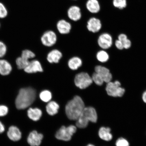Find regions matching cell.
I'll use <instances>...</instances> for the list:
<instances>
[{"label":"cell","instance_id":"6da1fadb","mask_svg":"<svg viewBox=\"0 0 146 146\" xmlns=\"http://www.w3.org/2000/svg\"><path fill=\"white\" fill-rule=\"evenodd\" d=\"M36 97V91L32 88L20 89L15 100L16 107L18 110L27 108L33 103Z\"/></svg>","mask_w":146,"mask_h":146},{"label":"cell","instance_id":"7a4b0ae2","mask_svg":"<svg viewBox=\"0 0 146 146\" xmlns=\"http://www.w3.org/2000/svg\"><path fill=\"white\" fill-rule=\"evenodd\" d=\"M83 100L78 96H76L69 101L65 107L66 115L69 119L77 120L85 108Z\"/></svg>","mask_w":146,"mask_h":146},{"label":"cell","instance_id":"3957f363","mask_svg":"<svg viewBox=\"0 0 146 146\" xmlns=\"http://www.w3.org/2000/svg\"><path fill=\"white\" fill-rule=\"evenodd\" d=\"M97 119L96 110L92 107H85L76 120V126L81 129L85 128L87 126L89 121L95 123Z\"/></svg>","mask_w":146,"mask_h":146},{"label":"cell","instance_id":"277c9868","mask_svg":"<svg viewBox=\"0 0 146 146\" xmlns=\"http://www.w3.org/2000/svg\"><path fill=\"white\" fill-rule=\"evenodd\" d=\"M76 130V128L74 125H70L67 127L63 126L56 132V137L60 140L69 141L71 139Z\"/></svg>","mask_w":146,"mask_h":146},{"label":"cell","instance_id":"5b68a950","mask_svg":"<svg viewBox=\"0 0 146 146\" xmlns=\"http://www.w3.org/2000/svg\"><path fill=\"white\" fill-rule=\"evenodd\" d=\"M106 90L109 96L114 97H121L125 92V89L121 87V84L118 81L107 83Z\"/></svg>","mask_w":146,"mask_h":146},{"label":"cell","instance_id":"8992f818","mask_svg":"<svg viewBox=\"0 0 146 146\" xmlns=\"http://www.w3.org/2000/svg\"><path fill=\"white\" fill-rule=\"evenodd\" d=\"M92 78L87 73L82 72L76 75L74 78L75 84L81 89H85L92 83Z\"/></svg>","mask_w":146,"mask_h":146},{"label":"cell","instance_id":"52a82bcc","mask_svg":"<svg viewBox=\"0 0 146 146\" xmlns=\"http://www.w3.org/2000/svg\"><path fill=\"white\" fill-rule=\"evenodd\" d=\"M56 39V36L55 33L50 31L45 32L43 34L42 36L41 40L44 45L50 47L55 44Z\"/></svg>","mask_w":146,"mask_h":146},{"label":"cell","instance_id":"ba28073f","mask_svg":"<svg viewBox=\"0 0 146 146\" xmlns=\"http://www.w3.org/2000/svg\"><path fill=\"white\" fill-rule=\"evenodd\" d=\"M43 137L42 134L34 131L29 134L27 138V142L31 146H39L40 145Z\"/></svg>","mask_w":146,"mask_h":146},{"label":"cell","instance_id":"9c48e42d","mask_svg":"<svg viewBox=\"0 0 146 146\" xmlns=\"http://www.w3.org/2000/svg\"><path fill=\"white\" fill-rule=\"evenodd\" d=\"M67 14L69 19L72 21H78L81 19L82 17L81 9L79 7L76 5H72L67 10Z\"/></svg>","mask_w":146,"mask_h":146},{"label":"cell","instance_id":"30bf717a","mask_svg":"<svg viewBox=\"0 0 146 146\" xmlns=\"http://www.w3.org/2000/svg\"><path fill=\"white\" fill-rule=\"evenodd\" d=\"M24 70L25 72L28 74L43 72L41 64L39 61L36 60L30 61L28 65L24 69Z\"/></svg>","mask_w":146,"mask_h":146},{"label":"cell","instance_id":"8fae6325","mask_svg":"<svg viewBox=\"0 0 146 146\" xmlns=\"http://www.w3.org/2000/svg\"><path fill=\"white\" fill-rule=\"evenodd\" d=\"M96 72L98 73L101 76L104 82L108 83L112 79V74L109 69L101 66H97L95 68Z\"/></svg>","mask_w":146,"mask_h":146},{"label":"cell","instance_id":"7c38bea8","mask_svg":"<svg viewBox=\"0 0 146 146\" xmlns=\"http://www.w3.org/2000/svg\"><path fill=\"white\" fill-rule=\"evenodd\" d=\"M98 42V45L102 48L104 49H108L112 45V38L108 34H103L99 36Z\"/></svg>","mask_w":146,"mask_h":146},{"label":"cell","instance_id":"4fadbf2b","mask_svg":"<svg viewBox=\"0 0 146 146\" xmlns=\"http://www.w3.org/2000/svg\"><path fill=\"white\" fill-rule=\"evenodd\" d=\"M102 27V23L99 19L95 17L91 18L87 22V28L89 31L97 32Z\"/></svg>","mask_w":146,"mask_h":146},{"label":"cell","instance_id":"5bb4252c","mask_svg":"<svg viewBox=\"0 0 146 146\" xmlns=\"http://www.w3.org/2000/svg\"><path fill=\"white\" fill-rule=\"evenodd\" d=\"M7 136L12 141H16L21 139V133L18 128L14 126H12L9 127L7 132Z\"/></svg>","mask_w":146,"mask_h":146},{"label":"cell","instance_id":"9a60e30c","mask_svg":"<svg viewBox=\"0 0 146 146\" xmlns=\"http://www.w3.org/2000/svg\"><path fill=\"white\" fill-rule=\"evenodd\" d=\"M12 67L7 60L0 59V74L3 76L8 75L11 72Z\"/></svg>","mask_w":146,"mask_h":146},{"label":"cell","instance_id":"2e32d148","mask_svg":"<svg viewBox=\"0 0 146 146\" xmlns=\"http://www.w3.org/2000/svg\"><path fill=\"white\" fill-rule=\"evenodd\" d=\"M56 26L58 31L62 34L69 33L72 28L70 24L64 19L58 21Z\"/></svg>","mask_w":146,"mask_h":146},{"label":"cell","instance_id":"e0dca14e","mask_svg":"<svg viewBox=\"0 0 146 146\" xmlns=\"http://www.w3.org/2000/svg\"><path fill=\"white\" fill-rule=\"evenodd\" d=\"M87 10L91 13H97L100 10V5L98 0H88L86 3Z\"/></svg>","mask_w":146,"mask_h":146},{"label":"cell","instance_id":"ac0fdd59","mask_svg":"<svg viewBox=\"0 0 146 146\" xmlns=\"http://www.w3.org/2000/svg\"><path fill=\"white\" fill-rule=\"evenodd\" d=\"M62 56L61 52L59 50H54L51 51L47 56V60L49 62L57 63Z\"/></svg>","mask_w":146,"mask_h":146},{"label":"cell","instance_id":"d6986e66","mask_svg":"<svg viewBox=\"0 0 146 146\" xmlns=\"http://www.w3.org/2000/svg\"><path fill=\"white\" fill-rule=\"evenodd\" d=\"M98 135L102 140L109 141L112 139V135L111 133V129L109 127H102L100 129Z\"/></svg>","mask_w":146,"mask_h":146},{"label":"cell","instance_id":"ffe728a7","mask_svg":"<svg viewBox=\"0 0 146 146\" xmlns=\"http://www.w3.org/2000/svg\"><path fill=\"white\" fill-rule=\"evenodd\" d=\"M27 115L30 119L34 121H37L41 117L42 112L39 109L30 108L27 111Z\"/></svg>","mask_w":146,"mask_h":146},{"label":"cell","instance_id":"44dd1931","mask_svg":"<svg viewBox=\"0 0 146 146\" xmlns=\"http://www.w3.org/2000/svg\"><path fill=\"white\" fill-rule=\"evenodd\" d=\"M59 106L56 102L52 101L49 102L46 106V110L48 114L51 116L57 113Z\"/></svg>","mask_w":146,"mask_h":146},{"label":"cell","instance_id":"7402d4cb","mask_svg":"<svg viewBox=\"0 0 146 146\" xmlns=\"http://www.w3.org/2000/svg\"><path fill=\"white\" fill-rule=\"evenodd\" d=\"M82 65V61L78 57H73L69 60L68 62L69 68L72 70H76Z\"/></svg>","mask_w":146,"mask_h":146},{"label":"cell","instance_id":"603a6c76","mask_svg":"<svg viewBox=\"0 0 146 146\" xmlns=\"http://www.w3.org/2000/svg\"><path fill=\"white\" fill-rule=\"evenodd\" d=\"M30 61L21 56L18 57L16 60V63L17 68L19 69H23L29 64Z\"/></svg>","mask_w":146,"mask_h":146},{"label":"cell","instance_id":"cb8c5ba5","mask_svg":"<svg viewBox=\"0 0 146 146\" xmlns=\"http://www.w3.org/2000/svg\"><path fill=\"white\" fill-rule=\"evenodd\" d=\"M118 40L121 41L123 44L124 48L128 49L130 48L131 45V42L127 39V37L125 35L121 34L118 36Z\"/></svg>","mask_w":146,"mask_h":146},{"label":"cell","instance_id":"d4e9b609","mask_svg":"<svg viewBox=\"0 0 146 146\" xmlns=\"http://www.w3.org/2000/svg\"><path fill=\"white\" fill-rule=\"evenodd\" d=\"M40 98L42 101L45 102H48L52 99V94L50 91L44 90L42 91L40 94Z\"/></svg>","mask_w":146,"mask_h":146},{"label":"cell","instance_id":"484cf974","mask_svg":"<svg viewBox=\"0 0 146 146\" xmlns=\"http://www.w3.org/2000/svg\"><path fill=\"white\" fill-rule=\"evenodd\" d=\"M96 57L98 60L101 62H106L109 59V56L107 52L104 51H100L97 54Z\"/></svg>","mask_w":146,"mask_h":146},{"label":"cell","instance_id":"4316f807","mask_svg":"<svg viewBox=\"0 0 146 146\" xmlns=\"http://www.w3.org/2000/svg\"><path fill=\"white\" fill-rule=\"evenodd\" d=\"M113 4L116 8L121 10L127 7V0H113Z\"/></svg>","mask_w":146,"mask_h":146},{"label":"cell","instance_id":"83f0119b","mask_svg":"<svg viewBox=\"0 0 146 146\" xmlns=\"http://www.w3.org/2000/svg\"><path fill=\"white\" fill-rule=\"evenodd\" d=\"M92 79L96 85L98 86H101L103 84L104 82L103 78L100 75L96 72H95L93 74Z\"/></svg>","mask_w":146,"mask_h":146},{"label":"cell","instance_id":"f1b7e54d","mask_svg":"<svg viewBox=\"0 0 146 146\" xmlns=\"http://www.w3.org/2000/svg\"><path fill=\"white\" fill-rule=\"evenodd\" d=\"M35 54L32 51L29 50H25L22 52L21 56L22 57L29 60L34 58L35 56Z\"/></svg>","mask_w":146,"mask_h":146},{"label":"cell","instance_id":"f546056e","mask_svg":"<svg viewBox=\"0 0 146 146\" xmlns=\"http://www.w3.org/2000/svg\"><path fill=\"white\" fill-rule=\"evenodd\" d=\"M7 9L3 3H0V18H5L8 15Z\"/></svg>","mask_w":146,"mask_h":146},{"label":"cell","instance_id":"4dcf8cb0","mask_svg":"<svg viewBox=\"0 0 146 146\" xmlns=\"http://www.w3.org/2000/svg\"><path fill=\"white\" fill-rule=\"evenodd\" d=\"M7 47L3 41H0V58H2L5 56L7 52Z\"/></svg>","mask_w":146,"mask_h":146},{"label":"cell","instance_id":"1f68e13d","mask_svg":"<svg viewBox=\"0 0 146 146\" xmlns=\"http://www.w3.org/2000/svg\"><path fill=\"white\" fill-rule=\"evenodd\" d=\"M116 145V146H129V143L125 139L120 138L117 140Z\"/></svg>","mask_w":146,"mask_h":146},{"label":"cell","instance_id":"d6a6232c","mask_svg":"<svg viewBox=\"0 0 146 146\" xmlns=\"http://www.w3.org/2000/svg\"><path fill=\"white\" fill-rule=\"evenodd\" d=\"M8 108L6 106L0 105V116H4L8 114Z\"/></svg>","mask_w":146,"mask_h":146},{"label":"cell","instance_id":"836d02e7","mask_svg":"<svg viewBox=\"0 0 146 146\" xmlns=\"http://www.w3.org/2000/svg\"><path fill=\"white\" fill-rule=\"evenodd\" d=\"M115 44L117 48L120 50H123L124 48L123 44H122L121 41H120L119 40H117L116 41Z\"/></svg>","mask_w":146,"mask_h":146},{"label":"cell","instance_id":"e575fe53","mask_svg":"<svg viewBox=\"0 0 146 146\" xmlns=\"http://www.w3.org/2000/svg\"><path fill=\"white\" fill-rule=\"evenodd\" d=\"M5 128L4 125L0 121V134L4 132Z\"/></svg>","mask_w":146,"mask_h":146},{"label":"cell","instance_id":"d590c367","mask_svg":"<svg viewBox=\"0 0 146 146\" xmlns=\"http://www.w3.org/2000/svg\"><path fill=\"white\" fill-rule=\"evenodd\" d=\"M142 99H143L144 102L146 103V90L142 95Z\"/></svg>","mask_w":146,"mask_h":146},{"label":"cell","instance_id":"8d00e7d4","mask_svg":"<svg viewBox=\"0 0 146 146\" xmlns=\"http://www.w3.org/2000/svg\"><path fill=\"white\" fill-rule=\"evenodd\" d=\"M87 146H95L94 145H91V144H89V145H88Z\"/></svg>","mask_w":146,"mask_h":146},{"label":"cell","instance_id":"74e56055","mask_svg":"<svg viewBox=\"0 0 146 146\" xmlns=\"http://www.w3.org/2000/svg\"><path fill=\"white\" fill-rule=\"evenodd\" d=\"M74 1H76V0H74Z\"/></svg>","mask_w":146,"mask_h":146},{"label":"cell","instance_id":"f35d334b","mask_svg":"<svg viewBox=\"0 0 146 146\" xmlns=\"http://www.w3.org/2000/svg\"><path fill=\"white\" fill-rule=\"evenodd\" d=\"M0 26H1V25H0Z\"/></svg>","mask_w":146,"mask_h":146}]
</instances>
